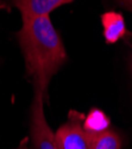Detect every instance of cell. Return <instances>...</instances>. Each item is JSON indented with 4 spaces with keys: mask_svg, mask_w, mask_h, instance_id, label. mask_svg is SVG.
Masks as SVG:
<instances>
[{
    "mask_svg": "<svg viewBox=\"0 0 132 149\" xmlns=\"http://www.w3.org/2000/svg\"><path fill=\"white\" fill-rule=\"evenodd\" d=\"M104 37L109 44L115 43L126 35V25L123 16L118 12H106L101 17Z\"/></svg>",
    "mask_w": 132,
    "mask_h": 149,
    "instance_id": "obj_5",
    "label": "cell"
},
{
    "mask_svg": "<svg viewBox=\"0 0 132 149\" xmlns=\"http://www.w3.org/2000/svg\"><path fill=\"white\" fill-rule=\"evenodd\" d=\"M45 98L39 94H33V100L30 107V130L31 140L35 149H58L55 134L49 127L44 116Z\"/></svg>",
    "mask_w": 132,
    "mask_h": 149,
    "instance_id": "obj_2",
    "label": "cell"
},
{
    "mask_svg": "<svg viewBox=\"0 0 132 149\" xmlns=\"http://www.w3.org/2000/svg\"><path fill=\"white\" fill-rule=\"evenodd\" d=\"M83 119L82 113L70 111L68 120L55 134L58 149H89L87 135L82 127Z\"/></svg>",
    "mask_w": 132,
    "mask_h": 149,
    "instance_id": "obj_3",
    "label": "cell"
},
{
    "mask_svg": "<svg viewBox=\"0 0 132 149\" xmlns=\"http://www.w3.org/2000/svg\"><path fill=\"white\" fill-rule=\"evenodd\" d=\"M82 127H83V130H85L86 135L91 136V135L101 134L106 130H109L110 118L101 110L93 109L85 117V119H83Z\"/></svg>",
    "mask_w": 132,
    "mask_h": 149,
    "instance_id": "obj_6",
    "label": "cell"
},
{
    "mask_svg": "<svg viewBox=\"0 0 132 149\" xmlns=\"http://www.w3.org/2000/svg\"><path fill=\"white\" fill-rule=\"evenodd\" d=\"M21 13V19H33L49 16L57 7L73 0H11Z\"/></svg>",
    "mask_w": 132,
    "mask_h": 149,
    "instance_id": "obj_4",
    "label": "cell"
},
{
    "mask_svg": "<svg viewBox=\"0 0 132 149\" xmlns=\"http://www.w3.org/2000/svg\"><path fill=\"white\" fill-rule=\"evenodd\" d=\"M124 7H126L127 10L132 11V0H118Z\"/></svg>",
    "mask_w": 132,
    "mask_h": 149,
    "instance_id": "obj_8",
    "label": "cell"
},
{
    "mask_svg": "<svg viewBox=\"0 0 132 149\" xmlns=\"http://www.w3.org/2000/svg\"><path fill=\"white\" fill-rule=\"evenodd\" d=\"M16 149H29V147H28V144H26V140H24V141L20 143V146H19L18 148H16Z\"/></svg>",
    "mask_w": 132,
    "mask_h": 149,
    "instance_id": "obj_9",
    "label": "cell"
},
{
    "mask_svg": "<svg viewBox=\"0 0 132 149\" xmlns=\"http://www.w3.org/2000/svg\"><path fill=\"white\" fill-rule=\"evenodd\" d=\"M89 149H122V139L115 131L106 130L97 135H87Z\"/></svg>",
    "mask_w": 132,
    "mask_h": 149,
    "instance_id": "obj_7",
    "label": "cell"
},
{
    "mask_svg": "<svg viewBox=\"0 0 132 149\" xmlns=\"http://www.w3.org/2000/svg\"><path fill=\"white\" fill-rule=\"evenodd\" d=\"M18 41L25 60L26 74L32 80L35 93L46 99L51 78L67 60L62 40L49 18L41 17L23 19Z\"/></svg>",
    "mask_w": 132,
    "mask_h": 149,
    "instance_id": "obj_1",
    "label": "cell"
}]
</instances>
